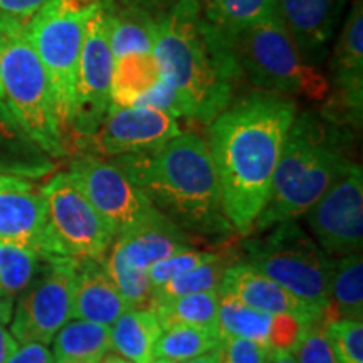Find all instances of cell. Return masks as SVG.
Masks as SVG:
<instances>
[{
  "mask_svg": "<svg viewBox=\"0 0 363 363\" xmlns=\"http://www.w3.org/2000/svg\"><path fill=\"white\" fill-rule=\"evenodd\" d=\"M51 343L56 363H99L111 353L110 326L72 318Z\"/></svg>",
  "mask_w": 363,
  "mask_h": 363,
  "instance_id": "25",
  "label": "cell"
},
{
  "mask_svg": "<svg viewBox=\"0 0 363 363\" xmlns=\"http://www.w3.org/2000/svg\"><path fill=\"white\" fill-rule=\"evenodd\" d=\"M242 252V261L283 286L323 321L333 259L321 251L299 220L281 222L254 238L247 235Z\"/></svg>",
  "mask_w": 363,
  "mask_h": 363,
  "instance_id": "6",
  "label": "cell"
},
{
  "mask_svg": "<svg viewBox=\"0 0 363 363\" xmlns=\"http://www.w3.org/2000/svg\"><path fill=\"white\" fill-rule=\"evenodd\" d=\"M321 325L340 363H363V320L338 318Z\"/></svg>",
  "mask_w": 363,
  "mask_h": 363,
  "instance_id": "33",
  "label": "cell"
},
{
  "mask_svg": "<svg viewBox=\"0 0 363 363\" xmlns=\"http://www.w3.org/2000/svg\"><path fill=\"white\" fill-rule=\"evenodd\" d=\"M220 254V251H211V249H185V251L175 252L165 259L158 261L148 271V279L153 289L160 288L169 281L179 278L185 272L192 271L194 267L203 264V262L214 259Z\"/></svg>",
  "mask_w": 363,
  "mask_h": 363,
  "instance_id": "34",
  "label": "cell"
},
{
  "mask_svg": "<svg viewBox=\"0 0 363 363\" xmlns=\"http://www.w3.org/2000/svg\"><path fill=\"white\" fill-rule=\"evenodd\" d=\"M220 337L217 330L177 326L162 330L155 347V357L174 363H184L219 348Z\"/></svg>",
  "mask_w": 363,
  "mask_h": 363,
  "instance_id": "32",
  "label": "cell"
},
{
  "mask_svg": "<svg viewBox=\"0 0 363 363\" xmlns=\"http://www.w3.org/2000/svg\"><path fill=\"white\" fill-rule=\"evenodd\" d=\"M162 328L155 313L140 308H126L110 326L111 352L130 363H148L155 357Z\"/></svg>",
  "mask_w": 363,
  "mask_h": 363,
  "instance_id": "24",
  "label": "cell"
},
{
  "mask_svg": "<svg viewBox=\"0 0 363 363\" xmlns=\"http://www.w3.org/2000/svg\"><path fill=\"white\" fill-rule=\"evenodd\" d=\"M108 19L113 56L128 52H153L158 13L125 0H99Z\"/></svg>",
  "mask_w": 363,
  "mask_h": 363,
  "instance_id": "22",
  "label": "cell"
},
{
  "mask_svg": "<svg viewBox=\"0 0 363 363\" xmlns=\"http://www.w3.org/2000/svg\"><path fill=\"white\" fill-rule=\"evenodd\" d=\"M49 155L27 136L7 104L0 99V174L40 177L54 169Z\"/></svg>",
  "mask_w": 363,
  "mask_h": 363,
  "instance_id": "23",
  "label": "cell"
},
{
  "mask_svg": "<svg viewBox=\"0 0 363 363\" xmlns=\"http://www.w3.org/2000/svg\"><path fill=\"white\" fill-rule=\"evenodd\" d=\"M219 301V291L187 294V296L157 303L152 311L155 313L162 330L177 328V326L216 330Z\"/></svg>",
  "mask_w": 363,
  "mask_h": 363,
  "instance_id": "29",
  "label": "cell"
},
{
  "mask_svg": "<svg viewBox=\"0 0 363 363\" xmlns=\"http://www.w3.org/2000/svg\"><path fill=\"white\" fill-rule=\"evenodd\" d=\"M126 308L130 306L104 269L103 262L79 259L72 289V318L111 326Z\"/></svg>",
  "mask_w": 363,
  "mask_h": 363,
  "instance_id": "20",
  "label": "cell"
},
{
  "mask_svg": "<svg viewBox=\"0 0 363 363\" xmlns=\"http://www.w3.org/2000/svg\"><path fill=\"white\" fill-rule=\"evenodd\" d=\"M230 40L244 83L254 89L315 104L328 96V76L303 57L281 19L242 30Z\"/></svg>",
  "mask_w": 363,
  "mask_h": 363,
  "instance_id": "7",
  "label": "cell"
},
{
  "mask_svg": "<svg viewBox=\"0 0 363 363\" xmlns=\"http://www.w3.org/2000/svg\"><path fill=\"white\" fill-rule=\"evenodd\" d=\"M0 244L35 249L45 256V202L40 190L0 194Z\"/></svg>",
  "mask_w": 363,
  "mask_h": 363,
  "instance_id": "21",
  "label": "cell"
},
{
  "mask_svg": "<svg viewBox=\"0 0 363 363\" xmlns=\"http://www.w3.org/2000/svg\"><path fill=\"white\" fill-rule=\"evenodd\" d=\"M197 247V242L175 224L160 217L115 239L103 259L113 283L130 308L152 310L153 288L148 271L172 254Z\"/></svg>",
  "mask_w": 363,
  "mask_h": 363,
  "instance_id": "10",
  "label": "cell"
},
{
  "mask_svg": "<svg viewBox=\"0 0 363 363\" xmlns=\"http://www.w3.org/2000/svg\"><path fill=\"white\" fill-rule=\"evenodd\" d=\"M99 363H130V362H126L125 358H121L120 355H116V353H108V355L104 357Z\"/></svg>",
  "mask_w": 363,
  "mask_h": 363,
  "instance_id": "46",
  "label": "cell"
},
{
  "mask_svg": "<svg viewBox=\"0 0 363 363\" xmlns=\"http://www.w3.org/2000/svg\"><path fill=\"white\" fill-rule=\"evenodd\" d=\"M348 0H276L279 19L303 57L321 66L343 22Z\"/></svg>",
  "mask_w": 363,
  "mask_h": 363,
  "instance_id": "18",
  "label": "cell"
},
{
  "mask_svg": "<svg viewBox=\"0 0 363 363\" xmlns=\"http://www.w3.org/2000/svg\"><path fill=\"white\" fill-rule=\"evenodd\" d=\"M184 363H220V360H219V350H212V352H208V353H203V355H199V357H195V358H192V360H187V362H184Z\"/></svg>",
  "mask_w": 363,
  "mask_h": 363,
  "instance_id": "44",
  "label": "cell"
},
{
  "mask_svg": "<svg viewBox=\"0 0 363 363\" xmlns=\"http://www.w3.org/2000/svg\"><path fill=\"white\" fill-rule=\"evenodd\" d=\"M125 2L140 4V6L153 9V11H163V9L172 6V4L177 2V0H125Z\"/></svg>",
  "mask_w": 363,
  "mask_h": 363,
  "instance_id": "42",
  "label": "cell"
},
{
  "mask_svg": "<svg viewBox=\"0 0 363 363\" xmlns=\"http://www.w3.org/2000/svg\"><path fill=\"white\" fill-rule=\"evenodd\" d=\"M291 353L296 363H340L326 338L321 321L306 326Z\"/></svg>",
  "mask_w": 363,
  "mask_h": 363,
  "instance_id": "35",
  "label": "cell"
},
{
  "mask_svg": "<svg viewBox=\"0 0 363 363\" xmlns=\"http://www.w3.org/2000/svg\"><path fill=\"white\" fill-rule=\"evenodd\" d=\"M45 202V256L103 262L115 234L67 172L40 189Z\"/></svg>",
  "mask_w": 363,
  "mask_h": 363,
  "instance_id": "9",
  "label": "cell"
},
{
  "mask_svg": "<svg viewBox=\"0 0 363 363\" xmlns=\"http://www.w3.org/2000/svg\"><path fill=\"white\" fill-rule=\"evenodd\" d=\"M67 174L110 225L115 239L165 217L110 158L78 153L72 157Z\"/></svg>",
  "mask_w": 363,
  "mask_h": 363,
  "instance_id": "11",
  "label": "cell"
},
{
  "mask_svg": "<svg viewBox=\"0 0 363 363\" xmlns=\"http://www.w3.org/2000/svg\"><path fill=\"white\" fill-rule=\"evenodd\" d=\"M0 99H4V91H2V83H0Z\"/></svg>",
  "mask_w": 363,
  "mask_h": 363,
  "instance_id": "48",
  "label": "cell"
},
{
  "mask_svg": "<svg viewBox=\"0 0 363 363\" xmlns=\"http://www.w3.org/2000/svg\"><path fill=\"white\" fill-rule=\"evenodd\" d=\"M220 294L216 330L220 338L238 337L261 345L269 353H291L308 325L291 315H272L254 310L229 294Z\"/></svg>",
  "mask_w": 363,
  "mask_h": 363,
  "instance_id": "17",
  "label": "cell"
},
{
  "mask_svg": "<svg viewBox=\"0 0 363 363\" xmlns=\"http://www.w3.org/2000/svg\"><path fill=\"white\" fill-rule=\"evenodd\" d=\"M308 233L331 259L362 252L363 170L352 163L305 216Z\"/></svg>",
  "mask_w": 363,
  "mask_h": 363,
  "instance_id": "14",
  "label": "cell"
},
{
  "mask_svg": "<svg viewBox=\"0 0 363 363\" xmlns=\"http://www.w3.org/2000/svg\"><path fill=\"white\" fill-rule=\"evenodd\" d=\"M0 83L4 103L51 158L67 155L48 71L27 38L26 21L0 12Z\"/></svg>",
  "mask_w": 363,
  "mask_h": 363,
  "instance_id": "5",
  "label": "cell"
},
{
  "mask_svg": "<svg viewBox=\"0 0 363 363\" xmlns=\"http://www.w3.org/2000/svg\"><path fill=\"white\" fill-rule=\"evenodd\" d=\"M136 104H142V106H150L163 113H169V115L175 116L177 120L192 121V113H190L187 101H185L184 96H182L174 86L167 83L163 78L158 81L155 88L150 91L148 94H145Z\"/></svg>",
  "mask_w": 363,
  "mask_h": 363,
  "instance_id": "36",
  "label": "cell"
},
{
  "mask_svg": "<svg viewBox=\"0 0 363 363\" xmlns=\"http://www.w3.org/2000/svg\"><path fill=\"white\" fill-rule=\"evenodd\" d=\"M330 93L320 108L335 123L360 130L363 118V0H353L330 52Z\"/></svg>",
  "mask_w": 363,
  "mask_h": 363,
  "instance_id": "15",
  "label": "cell"
},
{
  "mask_svg": "<svg viewBox=\"0 0 363 363\" xmlns=\"http://www.w3.org/2000/svg\"><path fill=\"white\" fill-rule=\"evenodd\" d=\"M110 160L162 216L195 242H224L235 235L222 206L214 162L202 135L182 131L160 147Z\"/></svg>",
  "mask_w": 363,
  "mask_h": 363,
  "instance_id": "2",
  "label": "cell"
},
{
  "mask_svg": "<svg viewBox=\"0 0 363 363\" xmlns=\"http://www.w3.org/2000/svg\"><path fill=\"white\" fill-rule=\"evenodd\" d=\"M153 54L162 78L184 96L195 123H211L244 83L233 40L207 21L199 0H177L160 11Z\"/></svg>",
  "mask_w": 363,
  "mask_h": 363,
  "instance_id": "3",
  "label": "cell"
},
{
  "mask_svg": "<svg viewBox=\"0 0 363 363\" xmlns=\"http://www.w3.org/2000/svg\"><path fill=\"white\" fill-rule=\"evenodd\" d=\"M355 130L338 125L320 110L294 116L272 177L271 194L251 234L299 220L352 163Z\"/></svg>",
  "mask_w": 363,
  "mask_h": 363,
  "instance_id": "4",
  "label": "cell"
},
{
  "mask_svg": "<svg viewBox=\"0 0 363 363\" xmlns=\"http://www.w3.org/2000/svg\"><path fill=\"white\" fill-rule=\"evenodd\" d=\"M217 350L220 363H267L271 355L261 345L238 337L222 338Z\"/></svg>",
  "mask_w": 363,
  "mask_h": 363,
  "instance_id": "37",
  "label": "cell"
},
{
  "mask_svg": "<svg viewBox=\"0 0 363 363\" xmlns=\"http://www.w3.org/2000/svg\"><path fill=\"white\" fill-rule=\"evenodd\" d=\"M98 6L99 0H48L26 21L27 38L51 81L67 153L79 54L86 26Z\"/></svg>",
  "mask_w": 363,
  "mask_h": 363,
  "instance_id": "8",
  "label": "cell"
},
{
  "mask_svg": "<svg viewBox=\"0 0 363 363\" xmlns=\"http://www.w3.org/2000/svg\"><path fill=\"white\" fill-rule=\"evenodd\" d=\"M219 293L229 294L254 310L272 315H291L306 321H321L318 313L246 261H235L227 269Z\"/></svg>",
  "mask_w": 363,
  "mask_h": 363,
  "instance_id": "19",
  "label": "cell"
},
{
  "mask_svg": "<svg viewBox=\"0 0 363 363\" xmlns=\"http://www.w3.org/2000/svg\"><path fill=\"white\" fill-rule=\"evenodd\" d=\"M298 101L252 89L235 96L207 125V147L219 180L222 206L239 238L251 235L271 194L286 135Z\"/></svg>",
  "mask_w": 363,
  "mask_h": 363,
  "instance_id": "1",
  "label": "cell"
},
{
  "mask_svg": "<svg viewBox=\"0 0 363 363\" xmlns=\"http://www.w3.org/2000/svg\"><path fill=\"white\" fill-rule=\"evenodd\" d=\"M76 264L78 259L71 257H45L43 269L13 305L11 333L17 343L49 345L72 320Z\"/></svg>",
  "mask_w": 363,
  "mask_h": 363,
  "instance_id": "12",
  "label": "cell"
},
{
  "mask_svg": "<svg viewBox=\"0 0 363 363\" xmlns=\"http://www.w3.org/2000/svg\"><path fill=\"white\" fill-rule=\"evenodd\" d=\"M7 363H56L48 345L22 343L12 353Z\"/></svg>",
  "mask_w": 363,
  "mask_h": 363,
  "instance_id": "38",
  "label": "cell"
},
{
  "mask_svg": "<svg viewBox=\"0 0 363 363\" xmlns=\"http://www.w3.org/2000/svg\"><path fill=\"white\" fill-rule=\"evenodd\" d=\"M160 79L162 71L153 52H128L118 56L111 74V103L118 106H135Z\"/></svg>",
  "mask_w": 363,
  "mask_h": 363,
  "instance_id": "26",
  "label": "cell"
},
{
  "mask_svg": "<svg viewBox=\"0 0 363 363\" xmlns=\"http://www.w3.org/2000/svg\"><path fill=\"white\" fill-rule=\"evenodd\" d=\"M115 56L110 45V30L104 9L99 2L86 26L81 48L78 72H76L74 110L69 128L67 147L76 145L81 150L101 125L111 104L110 88Z\"/></svg>",
  "mask_w": 363,
  "mask_h": 363,
  "instance_id": "13",
  "label": "cell"
},
{
  "mask_svg": "<svg viewBox=\"0 0 363 363\" xmlns=\"http://www.w3.org/2000/svg\"><path fill=\"white\" fill-rule=\"evenodd\" d=\"M184 128L180 120L150 106L110 104L101 125L84 142L79 153L101 158H116L145 152L179 136Z\"/></svg>",
  "mask_w": 363,
  "mask_h": 363,
  "instance_id": "16",
  "label": "cell"
},
{
  "mask_svg": "<svg viewBox=\"0 0 363 363\" xmlns=\"http://www.w3.org/2000/svg\"><path fill=\"white\" fill-rule=\"evenodd\" d=\"M348 318L363 320V256L362 252L333 259L328 310L323 321Z\"/></svg>",
  "mask_w": 363,
  "mask_h": 363,
  "instance_id": "27",
  "label": "cell"
},
{
  "mask_svg": "<svg viewBox=\"0 0 363 363\" xmlns=\"http://www.w3.org/2000/svg\"><path fill=\"white\" fill-rule=\"evenodd\" d=\"M12 311H13V301L0 296V325L11 323Z\"/></svg>",
  "mask_w": 363,
  "mask_h": 363,
  "instance_id": "43",
  "label": "cell"
},
{
  "mask_svg": "<svg viewBox=\"0 0 363 363\" xmlns=\"http://www.w3.org/2000/svg\"><path fill=\"white\" fill-rule=\"evenodd\" d=\"M34 189L33 182L21 179V177L0 174V194L11 192V190H30Z\"/></svg>",
  "mask_w": 363,
  "mask_h": 363,
  "instance_id": "41",
  "label": "cell"
},
{
  "mask_svg": "<svg viewBox=\"0 0 363 363\" xmlns=\"http://www.w3.org/2000/svg\"><path fill=\"white\" fill-rule=\"evenodd\" d=\"M202 12L227 38L279 19L276 0H207Z\"/></svg>",
  "mask_w": 363,
  "mask_h": 363,
  "instance_id": "28",
  "label": "cell"
},
{
  "mask_svg": "<svg viewBox=\"0 0 363 363\" xmlns=\"http://www.w3.org/2000/svg\"><path fill=\"white\" fill-rule=\"evenodd\" d=\"M199 2H201V4H203V2H207V0H199Z\"/></svg>",
  "mask_w": 363,
  "mask_h": 363,
  "instance_id": "49",
  "label": "cell"
},
{
  "mask_svg": "<svg viewBox=\"0 0 363 363\" xmlns=\"http://www.w3.org/2000/svg\"><path fill=\"white\" fill-rule=\"evenodd\" d=\"M19 343L12 337L11 330L6 328V325H0V363H7L13 352L17 350Z\"/></svg>",
  "mask_w": 363,
  "mask_h": 363,
  "instance_id": "40",
  "label": "cell"
},
{
  "mask_svg": "<svg viewBox=\"0 0 363 363\" xmlns=\"http://www.w3.org/2000/svg\"><path fill=\"white\" fill-rule=\"evenodd\" d=\"M239 261L230 252H222L214 259L203 262V264L194 267L192 271L185 272L179 278L169 281L160 288L153 289V306L157 303L169 301V299L187 296V294L219 291L222 279H224L227 269ZM152 306V308H153Z\"/></svg>",
  "mask_w": 363,
  "mask_h": 363,
  "instance_id": "30",
  "label": "cell"
},
{
  "mask_svg": "<svg viewBox=\"0 0 363 363\" xmlns=\"http://www.w3.org/2000/svg\"><path fill=\"white\" fill-rule=\"evenodd\" d=\"M45 257L35 249L0 244V296L16 303L43 269Z\"/></svg>",
  "mask_w": 363,
  "mask_h": 363,
  "instance_id": "31",
  "label": "cell"
},
{
  "mask_svg": "<svg viewBox=\"0 0 363 363\" xmlns=\"http://www.w3.org/2000/svg\"><path fill=\"white\" fill-rule=\"evenodd\" d=\"M267 363H296L293 353H271Z\"/></svg>",
  "mask_w": 363,
  "mask_h": 363,
  "instance_id": "45",
  "label": "cell"
},
{
  "mask_svg": "<svg viewBox=\"0 0 363 363\" xmlns=\"http://www.w3.org/2000/svg\"><path fill=\"white\" fill-rule=\"evenodd\" d=\"M48 0H0V12L21 21H29Z\"/></svg>",
  "mask_w": 363,
  "mask_h": 363,
  "instance_id": "39",
  "label": "cell"
},
{
  "mask_svg": "<svg viewBox=\"0 0 363 363\" xmlns=\"http://www.w3.org/2000/svg\"><path fill=\"white\" fill-rule=\"evenodd\" d=\"M148 363H174V362H170V360H165V358H158V357H153L152 360H150Z\"/></svg>",
  "mask_w": 363,
  "mask_h": 363,
  "instance_id": "47",
  "label": "cell"
}]
</instances>
